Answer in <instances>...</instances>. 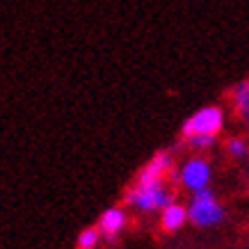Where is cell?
I'll return each mask as SVG.
<instances>
[{"instance_id":"cell-1","label":"cell","mask_w":249,"mask_h":249,"mask_svg":"<svg viewBox=\"0 0 249 249\" xmlns=\"http://www.w3.org/2000/svg\"><path fill=\"white\" fill-rule=\"evenodd\" d=\"M174 201H176V185H172L169 178L149 183L133 181V185L124 192V206L142 215L160 213Z\"/></svg>"},{"instance_id":"cell-2","label":"cell","mask_w":249,"mask_h":249,"mask_svg":"<svg viewBox=\"0 0 249 249\" xmlns=\"http://www.w3.org/2000/svg\"><path fill=\"white\" fill-rule=\"evenodd\" d=\"M169 183L176 185V188H183L190 195H195L199 190L211 188L213 162L206 158L204 153H192V156H188L181 165L169 174Z\"/></svg>"},{"instance_id":"cell-3","label":"cell","mask_w":249,"mask_h":249,"mask_svg":"<svg viewBox=\"0 0 249 249\" xmlns=\"http://www.w3.org/2000/svg\"><path fill=\"white\" fill-rule=\"evenodd\" d=\"M185 208H188V222L196 229H215L224 224L227 219V208L219 201V196L213 192V188L190 195Z\"/></svg>"},{"instance_id":"cell-4","label":"cell","mask_w":249,"mask_h":249,"mask_svg":"<svg viewBox=\"0 0 249 249\" xmlns=\"http://www.w3.org/2000/svg\"><path fill=\"white\" fill-rule=\"evenodd\" d=\"M227 126V110L219 103H208L190 114L181 124V140L195 135H211L217 137Z\"/></svg>"},{"instance_id":"cell-5","label":"cell","mask_w":249,"mask_h":249,"mask_svg":"<svg viewBox=\"0 0 249 249\" xmlns=\"http://www.w3.org/2000/svg\"><path fill=\"white\" fill-rule=\"evenodd\" d=\"M174 169H176L174 149H158V151L142 165V169L137 172L135 181H140V183L165 181V178H169V174H172Z\"/></svg>"},{"instance_id":"cell-6","label":"cell","mask_w":249,"mask_h":249,"mask_svg":"<svg viewBox=\"0 0 249 249\" xmlns=\"http://www.w3.org/2000/svg\"><path fill=\"white\" fill-rule=\"evenodd\" d=\"M128 227V211L126 206H107L106 211L98 215L96 229L106 242H114Z\"/></svg>"},{"instance_id":"cell-7","label":"cell","mask_w":249,"mask_h":249,"mask_svg":"<svg viewBox=\"0 0 249 249\" xmlns=\"http://www.w3.org/2000/svg\"><path fill=\"white\" fill-rule=\"evenodd\" d=\"M231 110L238 124L249 133V78H242L231 87Z\"/></svg>"},{"instance_id":"cell-8","label":"cell","mask_w":249,"mask_h":249,"mask_svg":"<svg viewBox=\"0 0 249 249\" xmlns=\"http://www.w3.org/2000/svg\"><path fill=\"white\" fill-rule=\"evenodd\" d=\"M185 224H188V208H185V204L174 201V204H169L167 208H162L158 213V227L165 233H178Z\"/></svg>"},{"instance_id":"cell-9","label":"cell","mask_w":249,"mask_h":249,"mask_svg":"<svg viewBox=\"0 0 249 249\" xmlns=\"http://www.w3.org/2000/svg\"><path fill=\"white\" fill-rule=\"evenodd\" d=\"M224 151L235 162H245L249 158V140L245 135H231L224 142Z\"/></svg>"},{"instance_id":"cell-10","label":"cell","mask_w":249,"mask_h":249,"mask_svg":"<svg viewBox=\"0 0 249 249\" xmlns=\"http://www.w3.org/2000/svg\"><path fill=\"white\" fill-rule=\"evenodd\" d=\"M101 240H103V238H101V233H98V229L96 227H87L78 233L76 249H98Z\"/></svg>"},{"instance_id":"cell-11","label":"cell","mask_w":249,"mask_h":249,"mask_svg":"<svg viewBox=\"0 0 249 249\" xmlns=\"http://www.w3.org/2000/svg\"><path fill=\"white\" fill-rule=\"evenodd\" d=\"M183 144L188 146L192 153H206L211 151L213 146L217 144V137H211V135H195V137H188L183 140Z\"/></svg>"},{"instance_id":"cell-12","label":"cell","mask_w":249,"mask_h":249,"mask_svg":"<svg viewBox=\"0 0 249 249\" xmlns=\"http://www.w3.org/2000/svg\"><path fill=\"white\" fill-rule=\"evenodd\" d=\"M247 195H249V181H247Z\"/></svg>"}]
</instances>
